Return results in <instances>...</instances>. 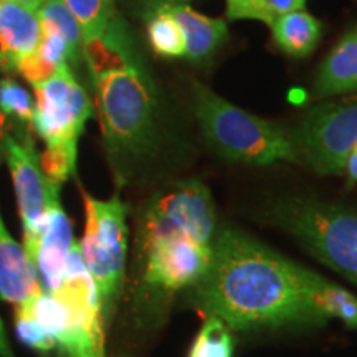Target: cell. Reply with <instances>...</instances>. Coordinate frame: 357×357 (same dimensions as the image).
Listing matches in <instances>:
<instances>
[{
  "mask_svg": "<svg viewBox=\"0 0 357 357\" xmlns=\"http://www.w3.org/2000/svg\"><path fill=\"white\" fill-rule=\"evenodd\" d=\"M289 268L303 300L326 323L329 319H339L347 328L357 329V296L300 263L289 260Z\"/></svg>",
  "mask_w": 357,
  "mask_h": 357,
  "instance_id": "15",
  "label": "cell"
},
{
  "mask_svg": "<svg viewBox=\"0 0 357 357\" xmlns=\"http://www.w3.org/2000/svg\"><path fill=\"white\" fill-rule=\"evenodd\" d=\"M270 30L276 47L293 58L310 56L323 35L321 22L305 8L284 13L270 25Z\"/></svg>",
  "mask_w": 357,
  "mask_h": 357,
  "instance_id": "18",
  "label": "cell"
},
{
  "mask_svg": "<svg viewBox=\"0 0 357 357\" xmlns=\"http://www.w3.org/2000/svg\"><path fill=\"white\" fill-rule=\"evenodd\" d=\"M83 61L93 82L114 71L146 66L131 29L118 12L100 35L83 42Z\"/></svg>",
  "mask_w": 357,
  "mask_h": 357,
  "instance_id": "12",
  "label": "cell"
},
{
  "mask_svg": "<svg viewBox=\"0 0 357 357\" xmlns=\"http://www.w3.org/2000/svg\"><path fill=\"white\" fill-rule=\"evenodd\" d=\"M0 357H15L7 346V334L2 319H0Z\"/></svg>",
  "mask_w": 357,
  "mask_h": 357,
  "instance_id": "27",
  "label": "cell"
},
{
  "mask_svg": "<svg viewBox=\"0 0 357 357\" xmlns=\"http://www.w3.org/2000/svg\"><path fill=\"white\" fill-rule=\"evenodd\" d=\"M289 132L298 164L319 176L342 174L357 144V93L312 106Z\"/></svg>",
  "mask_w": 357,
  "mask_h": 357,
  "instance_id": "7",
  "label": "cell"
},
{
  "mask_svg": "<svg viewBox=\"0 0 357 357\" xmlns=\"http://www.w3.org/2000/svg\"><path fill=\"white\" fill-rule=\"evenodd\" d=\"M189 357H234L230 328L217 318H205Z\"/></svg>",
  "mask_w": 357,
  "mask_h": 357,
  "instance_id": "23",
  "label": "cell"
},
{
  "mask_svg": "<svg viewBox=\"0 0 357 357\" xmlns=\"http://www.w3.org/2000/svg\"><path fill=\"white\" fill-rule=\"evenodd\" d=\"M83 32V42L100 35L116 15L114 0H63Z\"/></svg>",
  "mask_w": 357,
  "mask_h": 357,
  "instance_id": "22",
  "label": "cell"
},
{
  "mask_svg": "<svg viewBox=\"0 0 357 357\" xmlns=\"http://www.w3.org/2000/svg\"><path fill=\"white\" fill-rule=\"evenodd\" d=\"M60 70L61 68H56V66L48 63L45 58L40 56L38 52H33L32 55H29L25 60H22L19 68H17V71H19L26 82H30L32 86L55 77Z\"/></svg>",
  "mask_w": 357,
  "mask_h": 357,
  "instance_id": "25",
  "label": "cell"
},
{
  "mask_svg": "<svg viewBox=\"0 0 357 357\" xmlns=\"http://www.w3.org/2000/svg\"><path fill=\"white\" fill-rule=\"evenodd\" d=\"M316 260L357 284V212L310 195H287L260 211Z\"/></svg>",
  "mask_w": 357,
  "mask_h": 357,
  "instance_id": "5",
  "label": "cell"
},
{
  "mask_svg": "<svg viewBox=\"0 0 357 357\" xmlns=\"http://www.w3.org/2000/svg\"><path fill=\"white\" fill-rule=\"evenodd\" d=\"M144 20L147 40L155 55L164 58L185 56L184 32L169 13L159 10L151 0H147Z\"/></svg>",
  "mask_w": 357,
  "mask_h": 357,
  "instance_id": "20",
  "label": "cell"
},
{
  "mask_svg": "<svg viewBox=\"0 0 357 357\" xmlns=\"http://www.w3.org/2000/svg\"><path fill=\"white\" fill-rule=\"evenodd\" d=\"M136 230L182 234L212 245L218 220L211 189L199 178L164 187L141 207Z\"/></svg>",
  "mask_w": 357,
  "mask_h": 357,
  "instance_id": "9",
  "label": "cell"
},
{
  "mask_svg": "<svg viewBox=\"0 0 357 357\" xmlns=\"http://www.w3.org/2000/svg\"><path fill=\"white\" fill-rule=\"evenodd\" d=\"M83 202L86 225L78 243L79 253L96 287L106 324L118 305L126 275L128 205L119 195L100 200L86 192H83Z\"/></svg>",
  "mask_w": 357,
  "mask_h": 357,
  "instance_id": "6",
  "label": "cell"
},
{
  "mask_svg": "<svg viewBox=\"0 0 357 357\" xmlns=\"http://www.w3.org/2000/svg\"><path fill=\"white\" fill-rule=\"evenodd\" d=\"M60 184L53 182L47 195V208L42 231L35 253L33 265L38 276H42V287L47 293H55L63 280L71 248L77 243L71 231L70 218L60 202Z\"/></svg>",
  "mask_w": 357,
  "mask_h": 357,
  "instance_id": "11",
  "label": "cell"
},
{
  "mask_svg": "<svg viewBox=\"0 0 357 357\" xmlns=\"http://www.w3.org/2000/svg\"><path fill=\"white\" fill-rule=\"evenodd\" d=\"M192 91L194 114L204 139L220 158L250 166L298 164L288 128L247 113L205 84L194 83Z\"/></svg>",
  "mask_w": 357,
  "mask_h": 357,
  "instance_id": "4",
  "label": "cell"
},
{
  "mask_svg": "<svg viewBox=\"0 0 357 357\" xmlns=\"http://www.w3.org/2000/svg\"><path fill=\"white\" fill-rule=\"evenodd\" d=\"M344 172H347V176H349L352 181L357 182V144L354 146V149L351 151L349 155H347Z\"/></svg>",
  "mask_w": 357,
  "mask_h": 357,
  "instance_id": "26",
  "label": "cell"
},
{
  "mask_svg": "<svg viewBox=\"0 0 357 357\" xmlns=\"http://www.w3.org/2000/svg\"><path fill=\"white\" fill-rule=\"evenodd\" d=\"M32 128L45 142V151L61 154L77 162L78 141L93 113L88 93L77 82L70 66L55 77L35 84Z\"/></svg>",
  "mask_w": 357,
  "mask_h": 357,
  "instance_id": "8",
  "label": "cell"
},
{
  "mask_svg": "<svg viewBox=\"0 0 357 357\" xmlns=\"http://www.w3.org/2000/svg\"><path fill=\"white\" fill-rule=\"evenodd\" d=\"M12 2H17V3H20V6L30 8V10L37 12L38 7L42 6L43 0H12Z\"/></svg>",
  "mask_w": 357,
  "mask_h": 357,
  "instance_id": "28",
  "label": "cell"
},
{
  "mask_svg": "<svg viewBox=\"0 0 357 357\" xmlns=\"http://www.w3.org/2000/svg\"><path fill=\"white\" fill-rule=\"evenodd\" d=\"M93 84L106 155L116 184L124 185L160 147L158 86L147 66L114 71Z\"/></svg>",
  "mask_w": 357,
  "mask_h": 357,
  "instance_id": "2",
  "label": "cell"
},
{
  "mask_svg": "<svg viewBox=\"0 0 357 357\" xmlns=\"http://www.w3.org/2000/svg\"><path fill=\"white\" fill-rule=\"evenodd\" d=\"M42 33H58L68 45V63L78 65L83 60V32L63 0H43L37 10Z\"/></svg>",
  "mask_w": 357,
  "mask_h": 357,
  "instance_id": "19",
  "label": "cell"
},
{
  "mask_svg": "<svg viewBox=\"0 0 357 357\" xmlns=\"http://www.w3.org/2000/svg\"><path fill=\"white\" fill-rule=\"evenodd\" d=\"M357 93V26L339 38L321 63L314 79L318 98Z\"/></svg>",
  "mask_w": 357,
  "mask_h": 357,
  "instance_id": "17",
  "label": "cell"
},
{
  "mask_svg": "<svg viewBox=\"0 0 357 357\" xmlns=\"http://www.w3.org/2000/svg\"><path fill=\"white\" fill-rule=\"evenodd\" d=\"M212 245L182 234L136 230L131 300L142 324L162 318L174 294L197 283L211 261Z\"/></svg>",
  "mask_w": 357,
  "mask_h": 357,
  "instance_id": "3",
  "label": "cell"
},
{
  "mask_svg": "<svg viewBox=\"0 0 357 357\" xmlns=\"http://www.w3.org/2000/svg\"><path fill=\"white\" fill-rule=\"evenodd\" d=\"M33 106L26 89L13 78L0 79V121L3 118H15L20 124L32 123Z\"/></svg>",
  "mask_w": 357,
  "mask_h": 357,
  "instance_id": "24",
  "label": "cell"
},
{
  "mask_svg": "<svg viewBox=\"0 0 357 357\" xmlns=\"http://www.w3.org/2000/svg\"><path fill=\"white\" fill-rule=\"evenodd\" d=\"M0 153L10 171L19 204L24 231L22 247L33 263L47 208V195L53 181L45 176L29 124H20L13 132L0 126Z\"/></svg>",
  "mask_w": 357,
  "mask_h": 357,
  "instance_id": "10",
  "label": "cell"
},
{
  "mask_svg": "<svg viewBox=\"0 0 357 357\" xmlns=\"http://www.w3.org/2000/svg\"><path fill=\"white\" fill-rule=\"evenodd\" d=\"M185 300L235 331L326 324L303 300L288 258L229 223L218 225L207 270Z\"/></svg>",
  "mask_w": 357,
  "mask_h": 357,
  "instance_id": "1",
  "label": "cell"
},
{
  "mask_svg": "<svg viewBox=\"0 0 357 357\" xmlns=\"http://www.w3.org/2000/svg\"><path fill=\"white\" fill-rule=\"evenodd\" d=\"M159 10L169 13L177 22L185 37V58L195 65H204L229 40V26L223 19H213L194 10L189 3L151 0Z\"/></svg>",
  "mask_w": 357,
  "mask_h": 357,
  "instance_id": "14",
  "label": "cell"
},
{
  "mask_svg": "<svg viewBox=\"0 0 357 357\" xmlns=\"http://www.w3.org/2000/svg\"><path fill=\"white\" fill-rule=\"evenodd\" d=\"M306 0H225L230 20H258L270 26L284 13L305 8Z\"/></svg>",
  "mask_w": 357,
  "mask_h": 357,
  "instance_id": "21",
  "label": "cell"
},
{
  "mask_svg": "<svg viewBox=\"0 0 357 357\" xmlns=\"http://www.w3.org/2000/svg\"><path fill=\"white\" fill-rule=\"evenodd\" d=\"M0 153V164H2ZM45 291L37 268L26 257L22 243L7 230L0 213V298L19 307Z\"/></svg>",
  "mask_w": 357,
  "mask_h": 357,
  "instance_id": "13",
  "label": "cell"
},
{
  "mask_svg": "<svg viewBox=\"0 0 357 357\" xmlns=\"http://www.w3.org/2000/svg\"><path fill=\"white\" fill-rule=\"evenodd\" d=\"M166 2H177V3H189L190 0H166Z\"/></svg>",
  "mask_w": 357,
  "mask_h": 357,
  "instance_id": "29",
  "label": "cell"
},
{
  "mask_svg": "<svg viewBox=\"0 0 357 357\" xmlns=\"http://www.w3.org/2000/svg\"><path fill=\"white\" fill-rule=\"evenodd\" d=\"M42 29L35 10L0 0V68L17 71L20 61L37 52Z\"/></svg>",
  "mask_w": 357,
  "mask_h": 357,
  "instance_id": "16",
  "label": "cell"
}]
</instances>
